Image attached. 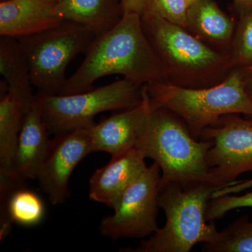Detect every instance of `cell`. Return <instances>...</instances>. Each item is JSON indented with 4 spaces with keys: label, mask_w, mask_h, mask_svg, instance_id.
<instances>
[{
    "label": "cell",
    "mask_w": 252,
    "mask_h": 252,
    "mask_svg": "<svg viewBox=\"0 0 252 252\" xmlns=\"http://www.w3.org/2000/svg\"><path fill=\"white\" fill-rule=\"evenodd\" d=\"M85 55L61 94L90 91L96 81L114 74L139 86L167 81L165 67L144 33L140 15L135 13L124 14L115 27L94 39Z\"/></svg>",
    "instance_id": "cell-1"
},
{
    "label": "cell",
    "mask_w": 252,
    "mask_h": 252,
    "mask_svg": "<svg viewBox=\"0 0 252 252\" xmlns=\"http://www.w3.org/2000/svg\"><path fill=\"white\" fill-rule=\"evenodd\" d=\"M141 20L169 84L189 89L211 87L224 81L234 69L229 54L208 45L152 8L146 10Z\"/></svg>",
    "instance_id": "cell-2"
},
{
    "label": "cell",
    "mask_w": 252,
    "mask_h": 252,
    "mask_svg": "<svg viewBox=\"0 0 252 252\" xmlns=\"http://www.w3.org/2000/svg\"><path fill=\"white\" fill-rule=\"evenodd\" d=\"M211 145L209 141L194 138L173 112L158 108L151 112L135 148L160 167V189L170 183L187 188L210 183L206 158Z\"/></svg>",
    "instance_id": "cell-3"
},
{
    "label": "cell",
    "mask_w": 252,
    "mask_h": 252,
    "mask_svg": "<svg viewBox=\"0 0 252 252\" xmlns=\"http://www.w3.org/2000/svg\"><path fill=\"white\" fill-rule=\"evenodd\" d=\"M152 110L168 109L185 123L200 140L203 131L227 114L252 117V100L244 88L240 67L234 68L220 84L203 89L180 87L164 81L146 84Z\"/></svg>",
    "instance_id": "cell-4"
},
{
    "label": "cell",
    "mask_w": 252,
    "mask_h": 252,
    "mask_svg": "<svg viewBox=\"0 0 252 252\" xmlns=\"http://www.w3.org/2000/svg\"><path fill=\"white\" fill-rule=\"evenodd\" d=\"M220 190L210 183L190 187L170 183L160 189L158 205L166 221L131 252H189L195 245H210L218 240L220 232L214 222L207 223V210L212 195Z\"/></svg>",
    "instance_id": "cell-5"
},
{
    "label": "cell",
    "mask_w": 252,
    "mask_h": 252,
    "mask_svg": "<svg viewBox=\"0 0 252 252\" xmlns=\"http://www.w3.org/2000/svg\"><path fill=\"white\" fill-rule=\"evenodd\" d=\"M95 39L85 26L67 21L52 29L17 39L38 93L62 94L68 64L78 55L86 54Z\"/></svg>",
    "instance_id": "cell-6"
},
{
    "label": "cell",
    "mask_w": 252,
    "mask_h": 252,
    "mask_svg": "<svg viewBox=\"0 0 252 252\" xmlns=\"http://www.w3.org/2000/svg\"><path fill=\"white\" fill-rule=\"evenodd\" d=\"M143 86L123 79L102 87L71 94L38 93L36 99L50 132L58 134L79 128L89 129L97 114L122 111L140 104Z\"/></svg>",
    "instance_id": "cell-7"
},
{
    "label": "cell",
    "mask_w": 252,
    "mask_h": 252,
    "mask_svg": "<svg viewBox=\"0 0 252 252\" xmlns=\"http://www.w3.org/2000/svg\"><path fill=\"white\" fill-rule=\"evenodd\" d=\"M160 170L156 162L144 169L123 194L114 214L101 221V234L113 240L145 238L158 229Z\"/></svg>",
    "instance_id": "cell-8"
},
{
    "label": "cell",
    "mask_w": 252,
    "mask_h": 252,
    "mask_svg": "<svg viewBox=\"0 0 252 252\" xmlns=\"http://www.w3.org/2000/svg\"><path fill=\"white\" fill-rule=\"evenodd\" d=\"M230 114L207 127L200 140L211 142L207 154L210 183L219 189L238 183V177L252 172V122Z\"/></svg>",
    "instance_id": "cell-9"
},
{
    "label": "cell",
    "mask_w": 252,
    "mask_h": 252,
    "mask_svg": "<svg viewBox=\"0 0 252 252\" xmlns=\"http://www.w3.org/2000/svg\"><path fill=\"white\" fill-rule=\"evenodd\" d=\"M37 179L53 205H61L69 195L68 184L74 169L92 153L90 130L79 128L56 134Z\"/></svg>",
    "instance_id": "cell-10"
},
{
    "label": "cell",
    "mask_w": 252,
    "mask_h": 252,
    "mask_svg": "<svg viewBox=\"0 0 252 252\" xmlns=\"http://www.w3.org/2000/svg\"><path fill=\"white\" fill-rule=\"evenodd\" d=\"M152 111L144 85L143 98L140 104L119 111L89 128L92 152H106L114 157L135 148Z\"/></svg>",
    "instance_id": "cell-11"
},
{
    "label": "cell",
    "mask_w": 252,
    "mask_h": 252,
    "mask_svg": "<svg viewBox=\"0 0 252 252\" xmlns=\"http://www.w3.org/2000/svg\"><path fill=\"white\" fill-rule=\"evenodd\" d=\"M58 0H1L0 36L19 39L57 27L63 21Z\"/></svg>",
    "instance_id": "cell-12"
},
{
    "label": "cell",
    "mask_w": 252,
    "mask_h": 252,
    "mask_svg": "<svg viewBox=\"0 0 252 252\" xmlns=\"http://www.w3.org/2000/svg\"><path fill=\"white\" fill-rule=\"evenodd\" d=\"M145 158L136 148L112 157L110 162L93 174L91 200L114 209L126 189L147 167Z\"/></svg>",
    "instance_id": "cell-13"
},
{
    "label": "cell",
    "mask_w": 252,
    "mask_h": 252,
    "mask_svg": "<svg viewBox=\"0 0 252 252\" xmlns=\"http://www.w3.org/2000/svg\"><path fill=\"white\" fill-rule=\"evenodd\" d=\"M49 132L36 99L26 113L16 146L14 175L20 183L37 177L51 147Z\"/></svg>",
    "instance_id": "cell-14"
},
{
    "label": "cell",
    "mask_w": 252,
    "mask_h": 252,
    "mask_svg": "<svg viewBox=\"0 0 252 252\" xmlns=\"http://www.w3.org/2000/svg\"><path fill=\"white\" fill-rule=\"evenodd\" d=\"M235 27L215 0H195L189 6L186 29L215 49L229 54Z\"/></svg>",
    "instance_id": "cell-15"
},
{
    "label": "cell",
    "mask_w": 252,
    "mask_h": 252,
    "mask_svg": "<svg viewBox=\"0 0 252 252\" xmlns=\"http://www.w3.org/2000/svg\"><path fill=\"white\" fill-rule=\"evenodd\" d=\"M56 11L63 21L85 26L96 38L115 27L124 15L122 0H58Z\"/></svg>",
    "instance_id": "cell-16"
},
{
    "label": "cell",
    "mask_w": 252,
    "mask_h": 252,
    "mask_svg": "<svg viewBox=\"0 0 252 252\" xmlns=\"http://www.w3.org/2000/svg\"><path fill=\"white\" fill-rule=\"evenodd\" d=\"M0 73L8 92L29 110L36 102V94H33L27 60L17 39L0 36Z\"/></svg>",
    "instance_id": "cell-17"
},
{
    "label": "cell",
    "mask_w": 252,
    "mask_h": 252,
    "mask_svg": "<svg viewBox=\"0 0 252 252\" xmlns=\"http://www.w3.org/2000/svg\"><path fill=\"white\" fill-rule=\"evenodd\" d=\"M28 111L25 106L8 91L1 95L0 180L10 179L17 181L14 175L15 155L18 136Z\"/></svg>",
    "instance_id": "cell-18"
},
{
    "label": "cell",
    "mask_w": 252,
    "mask_h": 252,
    "mask_svg": "<svg viewBox=\"0 0 252 252\" xmlns=\"http://www.w3.org/2000/svg\"><path fill=\"white\" fill-rule=\"evenodd\" d=\"M45 215V206L40 197L22 187L1 198L0 238L9 233L11 223L32 226L40 223Z\"/></svg>",
    "instance_id": "cell-19"
},
{
    "label": "cell",
    "mask_w": 252,
    "mask_h": 252,
    "mask_svg": "<svg viewBox=\"0 0 252 252\" xmlns=\"http://www.w3.org/2000/svg\"><path fill=\"white\" fill-rule=\"evenodd\" d=\"M210 252H252V222L244 217L220 232L218 240L205 245Z\"/></svg>",
    "instance_id": "cell-20"
},
{
    "label": "cell",
    "mask_w": 252,
    "mask_h": 252,
    "mask_svg": "<svg viewBox=\"0 0 252 252\" xmlns=\"http://www.w3.org/2000/svg\"><path fill=\"white\" fill-rule=\"evenodd\" d=\"M243 6L229 52L233 68L252 63V6Z\"/></svg>",
    "instance_id": "cell-21"
},
{
    "label": "cell",
    "mask_w": 252,
    "mask_h": 252,
    "mask_svg": "<svg viewBox=\"0 0 252 252\" xmlns=\"http://www.w3.org/2000/svg\"><path fill=\"white\" fill-rule=\"evenodd\" d=\"M240 207H252V191L239 196L227 194L212 198L207 205V220L213 221L230 210Z\"/></svg>",
    "instance_id": "cell-22"
},
{
    "label": "cell",
    "mask_w": 252,
    "mask_h": 252,
    "mask_svg": "<svg viewBox=\"0 0 252 252\" xmlns=\"http://www.w3.org/2000/svg\"><path fill=\"white\" fill-rule=\"evenodd\" d=\"M189 6L185 0H151L149 7L167 21L186 29Z\"/></svg>",
    "instance_id": "cell-23"
},
{
    "label": "cell",
    "mask_w": 252,
    "mask_h": 252,
    "mask_svg": "<svg viewBox=\"0 0 252 252\" xmlns=\"http://www.w3.org/2000/svg\"><path fill=\"white\" fill-rule=\"evenodd\" d=\"M124 14L135 13L142 16L148 9L151 0H122Z\"/></svg>",
    "instance_id": "cell-24"
},
{
    "label": "cell",
    "mask_w": 252,
    "mask_h": 252,
    "mask_svg": "<svg viewBox=\"0 0 252 252\" xmlns=\"http://www.w3.org/2000/svg\"><path fill=\"white\" fill-rule=\"evenodd\" d=\"M245 90L252 100V63L245 67H240Z\"/></svg>",
    "instance_id": "cell-25"
},
{
    "label": "cell",
    "mask_w": 252,
    "mask_h": 252,
    "mask_svg": "<svg viewBox=\"0 0 252 252\" xmlns=\"http://www.w3.org/2000/svg\"><path fill=\"white\" fill-rule=\"evenodd\" d=\"M239 4L244 6H252V0H235Z\"/></svg>",
    "instance_id": "cell-26"
},
{
    "label": "cell",
    "mask_w": 252,
    "mask_h": 252,
    "mask_svg": "<svg viewBox=\"0 0 252 252\" xmlns=\"http://www.w3.org/2000/svg\"><path fill=\"white\" fill-rule=\"evenodd\" d=\"M246 185L248 186V188L252 187V180L246 181Z\"/></svg>",
    "instance_id": "cell-27"
},
{
    "label": "cell",
    "mask_w": 252,
    "mask_h": 252,
    "mask_svg": "<svg viewBox=\"0 0 252 252\" xmlns=\"http://www.w3.org/2000/svg\"><path fill=\"white\" fill-rule=\"evenodd\" d=\"M185 1H187V2L188 3L189 5H190L192 4V3L194 2L195 0H185Z\"/></svg>",
    "instance_id": "cell-28"
}]
</instances>
